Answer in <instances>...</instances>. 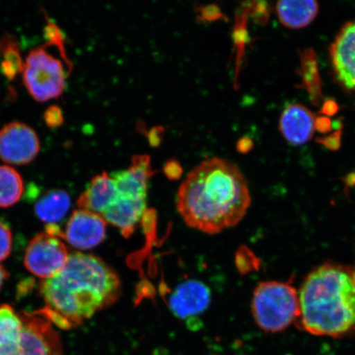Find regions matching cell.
<instances>
[{"mask_svg":"<svg viewBox=\"0 0 355 355\" xmlns=\"http://www.w3.org/2000/svg\"><path fill=\"white\" fill-rule=\"evenodd\" d=\"M339 110V105L336 103L334 100H327L324 101L322 105V107L321 110V113L324 115V116L329 117L333 116Z\"/></svg>","mask_w":355,"mask_h":355,"instance_id":"f546056e","label":"cell"},{"mask_svg":"<svg viewBox=\"0 0 355 355\" xmlns=\"http://www.w3.org/2000/svg\"><path fill=\"white\" fill-rule=\"evenodd\" d=\"M12 247V234L6 224L0 221V261L10 257Z\"/></svg>","mask_w":355,"mask_h":355,"instance_id":"7402d4cb","label":"cell"},{"mask_svg":"<svg viewBox=\"0 0 355 355\" xmlns=\"http://www.w3.org/2000/svg\"><path fill=\"white\" fill-rule=\"evenodd\" d=\"M46 42L34 49L26 57L22 78L35 101L46 102L63 94L72 63L69 58L58 57L49 51Z\"/></svg>","mask_w":355,"mask_h":355,"instance_id":"5b68a950","label":"cell"},{"mask_svg":"<svg viewBox=\"0 0 355 355\" xmlns=\"http://www.w3.org/2000/svg\"><path fill=\"white\" fill-rule=\"evenodd\" d=\"M146 199L119 197L117 201L101 215L106 223L119 230L123 236L128 239L135 232L145 216Z\"/></svg>","mask_w":355,"mask_h":355,"instance_id":"9a60e30c","label":"cell"},{"mask_svg":"<svg viewBox=\"0 0 355 355\" xmlns=\"http://www.w3.org/2000/svg\"><path fill=\"white\" fill-rule=\"evenodd\" d=\"M107 223L99 214L78 209L73 212L62 235L71 246L79 250H89L105 241Z\"/></svg>","mask_w":355,"mask_h":355,"instance_id":"9c48e42d","label":"cell"},{"mask_svg":"<svg viewBox=\"0 0 355 355\" xmlns=\"http://www.w3.org/2000/svg\"><path fill=\"white\" fill-rule=\"evenodd\" d=\"M24 193V182L15 168L0 166V207L15 206Z\"/></svg>","mask_w":355,"mask_h":355,"instance_id":"ffe728a7","label":"cell"},{"mask_svg":"<svg viewBox=\"0 0 355 355\" xmlns=\"http://www.w3.org/2000/svg\"><path fill=\"white\" fill-rule=\"evenodd\" d=\"M198 19L203 21H216L224 19L225 16L222 13L220 8L216 4L210 6H199L196 8Z\"/></svg>","mask_w":355,"mask_h":355,"instance_id":"603a6c76","label":"cell"},{"mask_svg":"<svg viewBox=\"0 0 355 355\" xmlns=\"http://www.w3.org/2000/svg\"><path fill=\"white\" fill-rule=\"evenodd\" d=\"M166 175L171 180H177L183 174V168L177 159H171L166 163L164 167Z\"/></svg>","mask_w":355,"mask_h":355,"instance_id":"4316f807","label":"cell"},{"mask_svg":"<svg viewBox=\"0 0 355 355\" xmlns=\"http://www.w3.org/2000/svg\"><path fill=\"white\" fill-rule=\"evenodd\" d=\"M211 291L198 279H187L180 284L168 299V307L175 317L190 320L200 316L209 307Z\"/></svg>","mask_w":355,"mask_h":355,"instance_id":"8fae6325","label":"cell"},{"mask_svg":"<svg viewBox=\"0 0 355 355\" xmlns=\"http://www.w3.org/2000/svg\"><path fill=\"white\" fill-rule=\"evenodd\" d=\"M341 135H343V130H336L328 137H319L317 143L322 144L328 150H337L341 146Z\"/></svg>","mask_w":355,"mask_h":355,"instance_id":"484cf974","label":"cell"},{"mask_svg":"<svg viewBox=\"0 0 355 355\" xmlns=\"http://www.w3.org/2000/svg\"><path fill=\"white\" fill-rule=\"evenodd\" d=\"M300 329L334 338L355 334V268L327 263L311 270L299 291Z\"/></svg>","mask_w":355,"mask_h":355,"instance_id":"3957f363","label":"cell"},{"mask_svg":"<svg viewBox=\"0 0 355 355\" xmlns=\"http://www.w3.org/2000/svg\"><path fill=\"white\" fill-rule=\"evenodd\" d=\"M252 148H254V143H252L250 137H242L237 143V150L241 153L246 154L250 153Z\"/></svg>","mask_w":355,"mask_h":355,"instance_id":"4dcf8cb0","label":"cell"},{"mask_svg":"<svg viewBox=\"0 0 355 355\" xmlns=\"http://www.w3.org/2000/svg\"><path fill=\"white\" fill-rule=\"evenodd\" d=\"M69 252L61 238L46 232L31 241L24 256L25 268L43 279L54 277L69 259Z\"/></svg>","mask_w":355,"mask_h":355,"instance_id":"52a82bcc","label":"cell"},{"mask_svg":"<svg viewBox=\"0 0 355 355\" xmlns=\"http://www.w3.org/2000/svg\"><path fill=\"white\" fill-rule=\"evenodd\" d=\"M245 178L227 159L211 158L189 173L178 190L177 210L189 227L215 234L234 227L250 208Z\"/></svg>","mask_w":355,"mask_h":355,"instance_id":"7a4b0ae2","label":"cell"},{"mask_svg":"<svg viewBox=\"0 0 355 355\" xmlns=\"http://www.w3.org/2000/svg\"><path fill=\"white\" fill-rule=\"evenodd\" d=\"M20 315L24 328L19 343L2 355H64L59 333L48 319L37 311Z\"/></svg>","mask_w":355,"mask_h":355,"instance_id":"8992f818","label":"cell"},{"mask_svg":"<svg viewBox=\"0 0 355 355\" xmlns=\"http://www.w3.org/2000/svg\"><path fill=\"white\" fill-rule=\"evenodd\" d=\"M8 277H10V275H8L6 269L2 265H0V290H1Z\"/></svg>","mask_w":355,"mask_h":355,"instance_id":"1f68e13d","label":"cell"},{"mask_svg":"<svg viewBox=\"0 0 355 355\" xmlns=\"http://www.w3.org/2000/svg\"><path fill=\"white\" fill-rule=\"evenodd\" d=\"M119 198L116 186L112 177L103 172L91 180L77 200L79 209L102 215L113 206Z\"/></svg>","mask_w":355,"mask_h":355,"instance_id":"5bb4252c","label":"cell"},{"mask_svg":"<svg viewBox=\"0 0 355 355\" xmlns=\"http://www.w3.org/2000/svg\"><path fill=\"white\" fill-rule=\"evenodd\" d=\"M37 132L26 123L12 122L0 130V159L10 165L33 162L40 152Z\"/></svg>","mask_w":355,"mask_h":355,"instance_id":"ba28073f","label":"cell"},{"mask_svg":"<svg viewBox=\"0 0 355 355\" xmlns=\"http://www.w3.org/2000/svg\"><path fill=\"white\" fill-rule=\"evenodd\" d=\"M251 311L261 330L269 333L286 330L300 317L299 291L288 282H260L252 293Z\"/></svg>","mask_w":355,"mask_h":355,"instance_id":"277c9868","label":"cell"},{"mask_svg":"<svg viewBox=\"0 0 355 355\" xmlns=\"http://www.w3.org/2000/svg\"><path fill=\"white\" fill-rule=\"evenodd\" d=\"M250 13L254 19L264 24L268 19L269 6L266 2H254L250 6Z\"/></svg>","mask_w":355,"mask_h":355,"instance_id":"d4e9b609","label":"cell"},{"mask_svg":"<svg viewBox=\"0 0 355 355\" xmlns=\"http://www.w3.org/2000/svg\"><path fill=\"white\" fill-rule=\"evenodd\" d=\"M155 174L149 155H135L127 170L114 172L110 176L116 186L119 197L146 199L149 181Z\"/></svg>","mask_w":355,"mask_h":355,"instance_id":"7c38bea8","label":"cell"},{"mask_svg":"<svg viewBox=\"0 0 355 355\" xmlns=\"http://www.w3.org/2000/svg\"><path fill=\"white\" fill-rule=\"evenodd\" d=\"M332 123L329 117L322 115V116H318L315 119V130L323 133V135H326V133L332 131Z\"/></svg>","mask_w":355,"mask_h":355,"instance_id":"83f0119b","label":"cell"},{"mask_svg":"<svg viewBox=\"0 0 355 355\" xmlns=\"http://www.w3.org/2000/svg\"><path fill=\"white\" fill-rule=\"evenodd\" d=\"M44 122L51 128H57L64 122V115L59 106L53 105L49 107L44 114Z\"/></svg>","mask_w":355,"mask_h":355,"instance_id":"cb8c5ba5","label":"cell"},{"mask_svg":"<svg viewBox=\"0 0 355 355\" xmlns=\"http://www.w3.org/2000/svg\"><path fill=\"white\" fill-rule=\"evenodd\" d=\"M40 294L44 307L37 312L63 330L81 326L121 298V278L101 257L75 252L54 277L44 279Z\"/></svg>","mask_w":355,"mask_h":355,"instance_id":"6da1fadb","label":"cell"},{"mask_svg":"<svg viewBox=\"0 0 355 355\" xmlns=\"http://www.w3.org/2000/svg\"><path fill=\"white\" fill-rule=\"evenodd\" d=\"M279 21L286 28L300 29L305 28L317 17L319 6L313 0H285L277 3Z\"/></svg>","mask_w":355,"mask_h":355,"instance_id":"2e32d148","label":"cell"},{"mask_svg":"<svg viewBox=\"0 0 355 355\" xmlns=\"http://www.w3.org/2000/svg\"><path fill=\"white\" fill-rule=\"evenodd\" d=\"M165 128L162 126L154 127L152 130L148 132V137L150 146H158L161 144Z\"/></svg>","mask_w":355,"mask_h":355,"instance_id":"f1b7e54d","label":"cell"},{"mask_svg":"<svg viewBox=\"0 0 355 355\" xmlns=\"http://www.w3.org/2000/svg\"><path fill=\"white\" fill-rule=\"evenodd\" d=\"M331 64L336 81L345 90L355 92V19L348 21L330 46Z\"/></svg>","mask_w":355,"mask_h":355,"instance_id":"30bf717a","label":"cell"},{"mask_svg":"<svg viewBox=\"0 0 355 355\" xmlns=\"http://www.w3.org/2000/svg\"><path fill=\"white\" fill-rule=\"evenodd\" d=\"M71 200L64 190L48 191L35 204V213L40 220L47 225L56 224L68 213Z\"/></svg>","mask_w":355,"mask_h":355,"instance_id":"e0dca14e","label":"cell"},{"mask_svg":"<svg viewBox=\"0 0 355 355\" xmlns=\"http://www.w3.org/2000/svg\"><path fill=\"white\" fill-rule=\"evenodd\" d=\"M297 73L302 78L301 87L308 92L311 102L319 105L323 98L322 80L319 74L316 52L309 48L300 53V68Z\"/></svg>","mask_w":355,"mask_h":355,"instance_id":"ac0fdd59","label":"cell"},{"mask_svg":"<svg viewBox=\"0 0 355 355\" xmlns=\"http://www.w3.org/2000/svg\"><path fill=\"white\" fill-rule=\"evenodd\" d=\"M24 322L10 305L0 306V355L6 354L19 343Z\"/></svg>","mask_w":355,"mask_h":355,"instance_id":"d6986e66","label":"cell"},{"mask_svg":"<svg viewBox=\"0 0 355 355\" xmlns=\"http://www.w3.org/2000/svg\"><path fill=\"white\" fill-rule=\"evenodd\" d=\"M0 53L3 60L1 64L2 72L8 79L15 78L24 71V63L21 60L19 44L13 38L6 35L0 40Z\"/></svg>","mask_w":355,"mask_h":355,"instance_id":"44dd1931","label":"cell"},{"mask_svg":"<svg viewBox=\"0 0 355 355\" xmlns=\"http://www.w3.org/2000/svg\"><path fill=\"white\" fill-rule=\"evenodd\" d=\"M315 119L312 111L306 106L293 104L284 110L279 118V130L288 144L303 145L313 136Z\"/></svg>","mask_w":355,"mask_h":355,"instance_id":"4fadbf2b","label":"cell"}]
</instances>
